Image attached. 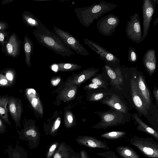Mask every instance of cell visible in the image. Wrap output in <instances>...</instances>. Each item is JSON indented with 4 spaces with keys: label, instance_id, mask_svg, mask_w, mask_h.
<instances>
[{
    "label": "cell",
    "instance_id": "cell-28",
    "mask_svg": "<svg viewBox=\"0 0 158 158\" xmlns=\"http://www.w3.org/2000/svg\"><path fill=\"white\" fill-rule=\"evenodd\" d=\"M15 71L12 69H9L5 71V76L12 85L15 80Z\"/></svg>",
    "mask_w": 158,
    "mask_h": 158
},
{
    "label": "cell",
    "instance_id": "cell-3",
    "mask_svg": "<svg viewBox=\"0 0 158 158\" xmlns=\"http://www.w3.org/2000/svg\"><path fill=\"white\" fill-rule=\"evenodd\" d=\"M130 142L147 157L158 158V143L153 138L134 136L130 139Z\"/></svg>",
    "mask_w": 158,
    "mask_h": 158
},
{
    "label": "cell",
    "instance_id": "cell-11",
    "mask_svg": "<svg viewBox=\"0 0 158 158\" xmlns=\"http://www.w3.org/2000/svg\"><path fill=\"white\" fill-rule=\"evenodd\" d=\"M21 42L15 33H11L8 41L6 42L5 45V49L7 55L14 58L19 56L21 50Z\"/></svg>",
    "mask_w": 158,
    "mask_h": 158
},
{
    "label": "cell",
    "instance_id": "cell-14",
    "mask_svg": "<svg viewBox=\"0 0 158 158\" xmlns=\"http://www.w3.org/2000/svg\"><path fill=\"white\" fill-rule=\"evenodd\" d=\"M78 140L82 144L89 147L107 150L110 149L109 147L105 142L94 137H84Z\"/></svg>",
    "mask_w": 158,
    "mask_h": 158
},
{
    "label": "cell",
    "instance_id": "cell-1",
    "mask_svg": "<svg viewBox=\"0 0 158 158\" xmlns=\"http://www.w3.org/2000/svg\"><path fill=\"white\" fill-rule=\"evenodd\" d=\"M33 33L38 42L42 45L63 57H70L75 53L56 34L44 26L34 29Z\"/></svg>",
    "mask_w": 158,
    "mask_h": 158
},
{
    "label": "cell",
    "instance_id": "cell-43",
    "mask_svg": "<svg viewBox=\"0 0 158 158\" xmlns=\"http://www.w3.org/2000/svg\"><path fill=\"white\" fill-rule=\"evenodd\" d=\"M68 120L69 123H72L73 121V119L71 116L69 115L68 117Z\"/></svg>",
    "mask_w": 158,
    "mask_h": 158
},
{
    "label": "cell",
    "instance_id": "cell-21",
    "mask_svg": "<svg viewBox=\"0 0 158 158\" xmlns=\"http://www.w3.org/2000/svg\"><path fill=\"white\" fill-rule=\"evenodd\" d=\"M23 48L25 54V61L29 67L31 65V57L33 54V44L32 41L27 36L24 37L23 43Z\"/></svg>",
    "mask_w": 158,
    "mask_h": 158
},
{
    "label": "cell",
    "instance_id": "cell-26",
    "mask_svg": "<svg viewBox=\"0 0 158 158\" xmlns=\"http://www.w3.org/2000/svg\"><path fill=\"white\" fill-rule=\"evenodd\" d=\"M138 58V56L135 48L133 47H129L128 52V61L131 62H135L137 61Z\"/></svg>",
    "mask_w": 158,
    "mask_h": 158
},
{
    "label": "cell",
    "instance_id": "cell-22",
    "mask_svg": "<svg viewBox=\"0 0 158 158\" xmlns=\"http://www.w3.org/2000/svg\"><path fill=\"white\" fill-rule=\"evenodd\" d=\"M135 121L138 124L137 129L140 131H143L149 134L158 141V133L157 132L145 123L139 118L137 114L134 115Z\"/></svg>",
    "mask_w": 158,
    "mask_h": 158
},
{
    "label": "cell",
    "instance_id": "cell-29",
    "mask_svg": "<svg viewBox=\"0 0 158 158\" xmlns=\"http://www.w3.org/2000/svg\"><path fill=\"white\" fill-rule=\"evenodd\" d=\"M11 85L5 75L0 73V87H10Z\"/></svg>",
    "mask_w": 158,
    "mask_h": 158
},
{
    "label": "cell",
    "instance_id": "cell-17",
    "mask_svg": "<svg viewBox=\"0 0 158 158\" xmlns=\"http://www.w3.org/2000/svg\"><path fill=\"white\" fill-rule=\"evenodd\" d=\"M138 88L144 102L148 109H149L151 101L149 90L144 81L142 77L139 75L137 82Z\"/></svg>",
    "mask_w": 158,
    "mask_h": 158
},
{
    "label": "cell",
    "instance_id": "cell-38",
    "mask_svg": "<svg viewBox=\"0 0 158 158\" xmlns=\"http://www.w3.org/2000/svg\"><path fill=\"white\" fill-rule=\"evenodd\" d=\"M60 81V79L59 78H57L56 80H52L51 81L52 84L54 85H57Z\"/></svg>",
    "mask_w": 158,
    "mask_h": 158
},
{
    "label": "cell",
    "instance_id": "cell-44",
    "mask_svg": "<svg viewBox=\"0 0 158 158\" xmlns=\"http://www.w3.org/2000/svg\"><path fill=\"white\" fill-rule=\"evenodd\" d=\"M54 158H61V156L59 153H57L55 154Z\"/></svg>",
    "mask_w": 158,
    "mask_h": 158
},
{
    "label": "cell",
    "instance_id": "cell-36",
    "mask_svg": "<svg viewBox=\"0 0 158 158\" xmlns=\"http://www.w3.org/2000/svg\"><path fill=\"white\" fill-rule=\"evenodd\" d=\"M37 99L35 98H34L32 99L31 102V103L33 107L35 108L37 106Z\"/></svg>",
    "mask_w": 158,
    "mask_h": 158
},
{
    "label": "cell",
    "instance_id": "cell-32",
    "mask_svg": "<svg viewBox=\"0 0 158 158\" xmlns=\"http://www.w3.org/2000/svg\"><path fill=\"white\" fill-rule=\"evenodd\" d=\"M0 117V133L3 134L6 131V125Z\"/></svg>",
    "mask_w": 158,
    "mask_h": 158
},
{
    "label": "cell",
    "instance_id": "cell-7",
    "mask_svg": "<svg viewBox=\"0 0 158 158\" xmlns=\"http://www.w3.org/2000/svg\"><path fill=\"white\" fill-rule=\"evenodd\" d=\"M158 4V0H144L142 6L143 34L142 40L148 35L152 16Z\"/></svg>",
    "mask_w": 158,
    "mask_h": 158
},
{
    "label": "cell",
    "instance_id": "cell-46",
    "mask_svg": "<svg viewBox=\"0 0 158 158\" xmlns=\"http://www.w3.org/2000/svg\"><path fill=\"white\" fill-rule=\"evenodd\" d=\"M82 158H84V157H83V156L82 155Z\"/></svg>",
    "mask_w": 158,
    "mask_h": 158
},
{
    "label": "cell",
    "instance_id": "cell-37",
    "mask_svg": "<svg viewBox=\"0 0 158 158\" xmlns=\"http://www.w3.org/2000/svg\"><path fill=\"white\" fill-rule=\"evenodd\" d=\"M75 93V90L72 89L69 91L68 94V96L69 98H72L74 95Z\"/></svg>",
    "mask_w": 158,
    "mask_h": 158
},
{
    "label": "cell",
    "instance_id": "cell-9",
    "mask_svg": "<svg viewBox=\"0 0 158 158\" xmlns=\"http://www.w3.org/2000/svg\"><path fill=\"white\" fill-rule=\"evenodd\" d=\"M8 104V110L15 123L16 128H21V118L23 108L20 99L10 95L9 97Z\"/></svg>",
    "mask_w": 158,
    "mask_h": 158
},
{
    "label": "cell",
    "instance_id": "cell-33",
    "mask_svg": "<svg viewBox=\"0 0 158 158\" xmlns=\"http://www.w3.org/2000/svg\"><path fill=\"white\" fill-rule=\"evenodd\" d=\"M104 96V94L102 93H99L94 94L93 97L92 99L94 101H98L101 99Z\"/></svg>",
    "mask_w": 158,
    "mask_h": 158
},
{
    "label": "cell",
    "instance_id": "cell-19",
    "mask_svg": "<svg viewBox=\"0 0 158 158\" xmlns=\"http://www.w3.org/2000/svg\"><path fill=\"white\" fill-rule=\"evenodd\" d=\"M5 154L8 155V158H27V153L24 149L18 144L15 148L9 145L7 149L4 151Z\"/></svg>",
    "mask_w": 158,
    "mask_h": 158
},
{
    "label": "cell",
    "instance_id": "cell-35",
    "mask_svg": "<svg viewBox=\"0 0 158 158\" xmlns=\"http://www.w3.org/2000/svg\"><path fill=\"white\" fill-rule=\"evenodd\" d=\"M56 144H54L50 147L47 156V158H49L52 154L56 147Z\"/></svg>",
    "mask_w": 158,
    "mask_h": 158
},
{
    "label": "cell",
    "instance_id": "cell-6",
    "mask_svg": "<svg viewBox=\"0 0 158 158\" xmlns=\"http://www.w3.org/2000/svg\"><path fill=\"white\" fill-rule=\"evenodd\" d=\"M120 19L114 14H109L101 18L97 23L99 32L105 36L111 35L118 26Z\"/></svg>",
    "mask_w": 158,
    "mask_h": 158
},
{
    "label": "cell",
    "instance_id": "cell-5",
    "mask_svg": "<svg viewBox=\"0 0 158 158\" xmlns=\"http://www.w3.org/2000/svg\"><path fill=\"white\" fill-rule=\"evenodd\" d=\"M125 31L129 40L137 44L142 41L141 26L139 15L137 12L130 16L129 20H127Z\"/></svg>",
    "mask_w": 158,
    "mask_h": 158
},
{
    "label": "cell",
    "instance_id": "cell-24",
    "mask_svg": "<svg viewBox=\"0 0 158 158\" xmlns=\"http://www.w3.org/2000/svg\"><path fill=\"white\" fill-rule=\"evenodd\" d=\"M126 134V132L123 131H112L103 133L100 136L107 139H116L122 138Z\"/></svg>",
    "mask_w": 158,
    "mask_h": 158
},
{
    "label": "cell",
    "instance_id": "cell-30",
    "mask_svg": "<svg viewBox=\"0 0 158 158\" xmlns=\"http://www.w3.org/2000/svg\"><path fill=\"white\" fill-rule=\"evenodd\" d=\"M7 34V32L5 31H0V44L2 47V49H5V38Z\"/></svg>",
    "mask_w": 158,
    "mask_h": 158
},
{
    "label": "cell",
    "instance_id": "cell-10",
    "mask_svg": "<svg viewBox=\"0 0 158 158\" xmlns=\"http://www.w3.org/2000/svg\"><path fill=\"white\" fill-rule=\"evenodd\" d=\"M131 86L132 98L136 107L140 112L146 115L148 109L139 92L137 82L132 79L131 81Z\"/></svg>",
    "mask_w": 158,
    "mask_h": 158
},
{
    "label": "cell",
    "instance_id": "cell-16",
    "mask_svg": "<svg viewBox=\"0 0 158 158\" xmlns=\"http://www.w3.org/2000/svg\"><path fill=\"white\" fill-rule=\"evenodd\" d=\"M104 68L107 73L114 85L121 84L123 83V79L121 71L118 68L114 69L105 65Z\"/></svg>",
    "mask_w": 158,
    "mask_h": 158
},
{
    "label": "cell",
    "instance_id": "cell-23",
    "mask_svg": "<svg viewBox=\"0 0 158 158\" xmlns=\"http://www.w3.org/2000/svg\"><path fill=\"white\" fill-rule=\"evenodd\" d=\"M116 150L123 158H140L139 155L131 148L126 146H119Z\"/></svg>",
    "mask_w": 158,
    "mask_h": 158
},
{
    "label": "cell",
    "instance_id": "cell-18",
    "mask_svg": "<svg viewBox=\"0 0 158 158\" xmlns=\"http://www.w3.org/2000/svg\"><path fill=\"white\" fill-rule=\"evenodd\" d=\"M23 21L28 27L39 29L44 25L39 19L28 11H25L22 15Z\"/></svg>",
    "mask_w": 158,
    "mask_h": 158
},
{
    "label": "cell",
    "instance_id": "cell-34",
    "mask_svg": "<svg viewBox=\"0 0 158 158\" xmlns=\"http://www.w3.org/2000/svg\"><path fill=\"white\" fill-rule=\"evenodd\" d=\"M8 28L7 23L5 22L0 21V31H5Z\"/></svg>",
    "mask_w": 158,
    "mask_h": 158
},
{
    "label": "cell",
    "instance_id": "cell-25",
    "mask_svg": "<svg viewBox=\"0 0 158 158\" xmlns=\"http://www.w3.org/2000/svg\"><path fill=\"white\" fill-rule=\"evenodd\" d=\"M57 68L61 70H73L80 68V65L71 63H60L58 64Z\"/></svg>",
    "mask_w": 158,
    "mask_h": 158
},
{
    "label": "cell",
    "instance_id": "cell-31",
    "mask_svg": "<svg viewBox=\"0 0 158 158\" xmlns=\"http://www.w3.org/2000/svg\"><path fill=\"white\" fill-rule=\"evenodd\" d=\"M92 82L93 83L99 86H100V87H103L104 86L105 82L104 81L98 78H93L92 80Z\"/></svg>",
    "mask_w": 158,
    "mask_h": 158
},
{
    "label": "cell",
    "instance_id": "cell-40",
    "mask_svg": "<svg viewBox=\"0 0 158 158\" xmlns=\"http://www.w3.org/2000/svg\"><path fill=\"white\" fill-rule=\"evenodd\" d=\"M89 86V88L93 89H97L99 87L98 85L93 83L90 84Z\"/></svg>",
    "mask_w": 158,
    "mask_h": 158
},
{
    "label": "cell",
    "instance_id": "cell-20",
    "mask_svg": "<svg viewBox=\"0 0 158 158\" xmlns=\"http://www.w3.org/2000/svg\"><path fill=\"white\" fill-rule=\"evenodd\" d=\"M9 97L7 95L0 97V117L4 122L11 127L8 118V110L6 107Z\"/></svg>",
    "mask_w": 158,
    "mask_h": 158
},
{
    "label": "cell",
    "instance_id": "cell-42",
    "mask_svg": "<svg viewBox=\"0 0 158 158\" xmlns=\"http://www.w3.org/2000/svg\"><path fill=\"white\" fill-rule=\"evenodd\" d=\"M13 0H3V1H2V3H1V4H6V3H9V2H11L13 1Z\"/></svg>",
    "mask_w": 158,
    "mask_h": 158
},
{
    "label": "cell",
    "instance_id": "cell-41",
    "mask_svg": "<svg viewBox=\"0 0 158 158\" xmlns=\"http://www.w3.org/2000/svg\"><path fill=\"white\" fill-rule=\"evenodd\" d=\"M154 94L156 100L157 101L158 100V92L157 89L154 91Z\"/></svg>",
    "mask_w": 158,
    "mask_h": 158
},
{
    "label": "cell",
    "instance_id": "cell-15",
    "mask_svg": "<svg viewBox=\"0 0 158 158\" xmlns=\"http://www.w3.org/2000/svg\"><path fill=\"white\" fill-rule=\"evenodd\" d=\"M103 103L120 112L126 113L127 108L122 101L117 96L113 94L109 98L105 99Z\"/></svg>",
    "mask_w": 158,
    "mask_h": 158
},
{
    "label": "cell",
    "instance_id": "cell-8",
    "mask_svg": "<svg viewBox=\"0 0 158 158\" xmlns=\"http://www.w3.org/2000/svg\"><path fill=\"white\" fill-rule=\"evenodd\" d=\"M83 40L85 44L99 55V58L106 64H118L120 62L118 57L95 42L86 38H83Z\"/></svg>",
    "mask_w": 158,
    "mask_h": 158
},
{
    "label": "cell",
    "instance_id": "cell-45",
    "mask_svg": "<svg viewBox=\"0 0 158 158\" xmlns=\"http://www.w3.org/2000/svg\"><path fill=\"white\" fill-rule=\"evenodd\" d=\"M158 23V18H156V19H155V20L154 21V26H155L156 25V24H157Z\"/></svg>",
    "mask_w": 158,
    "mask_h": 158
},
{
    "label": "cell",
    "instance_id": "cell-27",
    "mask_svg": "<svg viewBox=\"0 0 158 158\" xmlns=\"http://www.w3.org/2000/svg\"><path fill=\"white\" fill-rule=\"evenodd\" d=\"M97 154L101 158H119L114 152L111 151L98 152Z\"/></svg>",
    "mask_w": 158,
    "mask_h": 158
},
{
    "label": "cell",
    "instance_id": "cell-39",
    "mask_svg": "<svg viewBox=\"0 0 158 158\" xmlns=\"http://www.w3.org/2000/svg\"><path fill=\"white\" fill-rule=\"evenodd\" d=\"M60 123V121L59 120H57L55 122L54 126V129L55 130L57 129L59 127Z\"/></svg>",
    "mask_w": 158,
    "mask_h": 158
},
{
    "label": "cell",
    "instance_id": "cell-12",
    "mask_svg": "<svg viewBox=\"0 0 158 158\" xmlns=\"http://www.w3.org/2000/svg\"><path fill=\"white\" fill-rule=\"evenodd\" d=\"M101 119L98 128L105 129L119 124L122 122V117L115 112H107L102 114Z\"/></svg>",
    "mask_w": 158,
    "mask_h": 158
},
{
    "label": "cell",
    "instance_id": "cell-13",
    "mask_svg": "<svg viewBox=\"0 0 158 158\" xmlns=\"http://www.w3.org/2000/svg\"><path fill=\"white\" fill-rule=\"evenodd\" d=\"M144 65L150 74H152L155 71L156 68V51L154 49L148 50L143 57Z\"/></svg>",
    "mask_w": 158,
    "mask_h": 158
},
{
    "label": "cell",
    "instance_id": "cell-4",
    "mask_svg": "<svg viewBox=\"0 0 158 158\" xmlns=\"http://www.w3.org/2000/svg\"><path fill=\"white\" fill-rule=\"evenodd\" d=\"M54 33L58 35L64 42L77 54L87 56L89 53L75 37L69 32L53 26Z\"/></svg>",
    "mask_w": 158,
    "mask_h": 158
},
{
    "label": "cell",
    "instance_id": "cell-2",
    "mask_svg": "<svg viewBox=\"0 0 158 158\" xmlns=\"http://www.w3.org/2000/svg\"><path fill=\"white\" fill-rule=\"evenodd\" d=\"M117 6V4L101 1L89 6L76 8L74 11L80 23L84 27H89L95 20H98Z\"/></svg>",
    "mask_w": 158,
    "mask_h": 158
}]
</instances>
